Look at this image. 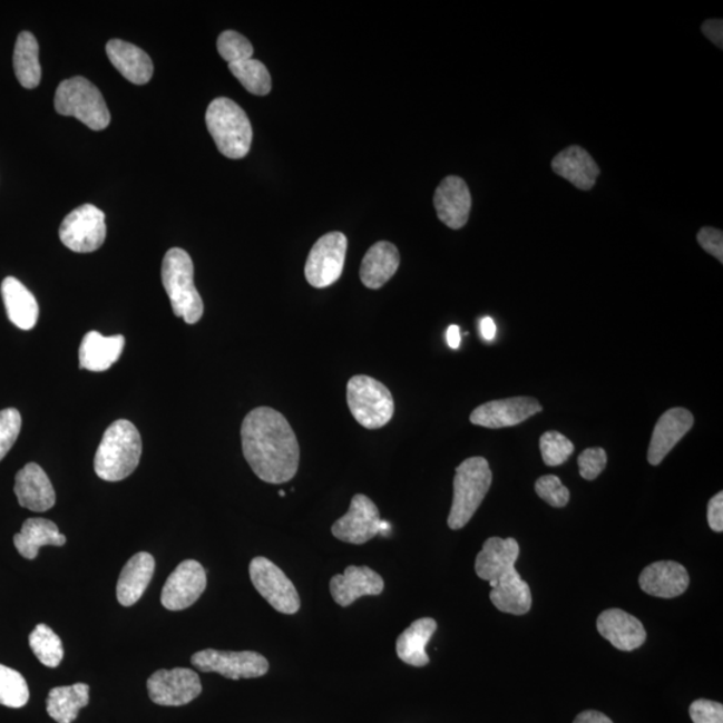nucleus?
I'll list each match as a JSON object with an SVG mask.
<instances>
[{
  "mask_svg": "<svg viewBox=\"0 0 723 723\" xmlns=\"http://www.w3.org/2000/svg\"><path fill=\"white\" fill-rule=\"evenodd\" d=\"M348 404L356 422L370 430L388 424L395 410L390 390L368 375L351 378L348 383Z\"/></svg>",
  "mask_w": 723,
  "mask_h": 723,
  "instance_id": "obj_7",
  "label": "nucleus"
},
{
  "mask_svg": "<svg viewBox=\"0 0 723 723\" xmlns=\"http://www.w3.org/2000/svg\"><path fill=\"white\" fill-rule=\"evenodd\" d=\"M279 496L284 497L285 496L284 490H281V492H279Z\"/></svg>",
  "mask_w": 723,
  "mask_h": 723,
  "instance_id": "obj_49",
  "label": "nucleus"
},
{
  "mask_svg": "<svg viewBox=\"0 0 723 723\" xmlns=\"http://www.w3.org/2000/svg\"><path fill=\"white\" fill-rule=\"evenodd\" d=\"M29 700L30 690L22 674L14 668L0 665V705L21 709Z\"/></svg>",
  "mask_w": 723,
  "mask_h": 723,
  "instance_id": "obj_36",
  "label": "nucleus"
},
{
  "mask_svg": "<svg viewBox=\"0 0 723 723\" xmlns=\"http://www.w3.org/2000/svg\"><path fill=\"white\" fill-rule=\"evenodd\" d=\"M348 237L341 232H330L314 244L304 268L309 284L326 289L340 281L346 261Z\"/></svg>",
  "mask_w": 723,
  "mask_h": 723,
  "instance_id": "obj_11",
  "label": "nucleus"
},
{
  "mask_svg": "<svg viewBox=\"0 0 723 723\" xmlns=\"http://www.w3.org/2000/svg\"><path fill=\"white\" fill-rule=\"evenodd\" d=\"M22 417L14 408L0 411V461H2L14 447L21 433Z\"/></svg>",
  "mask_w": 723,
  "mask_h": 723,
  "instance_id": "obj_39",
  "label": "nucleus"
},
{
  "mask_svg": "<svg viewBox=\"0 0 723 723\" xmlns=\"http://www.w3.org/2000/svg\"><path fill=\"white\" fill-rule=\"evenodd\" d=\"M205 123L223 156L238 160L248 155L254 133L248 116L232 99H214L208 106Z\"/></svg>",
  "mask_w": 723,
  "mask_h": 723,
  "instance_id": "obj_4",
  "label": "nucleus"
},
{
  "mask_svg": "<svg viewBox=\"0 0 723 723\" xmlns=\"http://www.w3.org/2000/svg\"><path fill=\"white\" fill-rule=\"evenodd\" d=\"M156 563L154 556L139 553L131 556L119 575L117 583V599L119 605L130 607L141 599V596L154 577Z\"/></svg>",
  "mask_w": 723,
  "mask_h": 723,
  "instance_id": "obj_23",
  "label": "nucleus"
},
{
  "mask_svg": "<svg viewBox=\"0 0 723 723\" xmlns=\"http://www.w3.org/2000/svg\"><path fill=\"white\" fill-rule=\"evenodd\" d=\"M437 632V622L431 618L418 619L398 636L397 655L407 665L423 667L429 663L428 643Z\"/></svg>",
  "mask_w": 723,
  "mask_h": 723,
  "instance_id": "obj_30",
  "label": "nucleus"
},
{
  "mask_svg": "<svg viewBox=\"0 0 723 723\" xmlns=\"http://www.w3.org/2000/svg\"><path fill=\"white\" fill-rule=\"evenodd\" d=\"M383 588L382 576L364 566H349L343 575H335L330 582V593L341 607L353 605L362 596L381 595Z\"/></svg>",
  "mask_w": 723,
  "mask_h": 723,
  "instance_id": "obj_17",
  "label": "nucleus"
},
{
  "mask_svg": "<svg viewBox=\"0 0 723 723\" xmlns=\"http://www.w3.org/2000/svg\"><path fill=\"white\" fill-rule=\"evenodd\" d=\"M543 407L539 401L530 397H514L507 400L482 403L470 414V422L476 427L488 429H502L516 427L528 418L540 413Z\"/></svg>",
  "mask_w": 723,
  "mask_h": 723,
  "instance_id": "obj_15",
  "label": "nucleus"
},
{
  "mask_svg": "<svg viewBox=\"0 0 723 723\" xmlns=\"http://www.w3.org/2000/svg\"><path fill=\"white\" fill-rule=\"evenodd\" d=\"M535 490L541 500L555 508L566 507L569 502V490L563 486L557 476L548 475L540 477L535 483Z\"/></svg>",
  "mask_w": 723,
  "mask_h": 723,
  "instance_id": "obj_40",
  "label": "nucleus"
},
{
  "mask_svg": "<svg viewBox=\"0 0 723 723\" xmlns=\"http://www.w3.org/2000/svg\"><path fill=\"white\" fill-rule=\"evenodd\" d=\"M55 105L59 115L76 117L91 130H104L110 124V111L101 91L84 77L66 79L59 85Z\"/></svg>",
  "mask_w": 723,
  "mask_h": 723,
  "instance_id": "obj_6",
  "label": "nucleus"
},
{
  "mask_svg": "<svg viewBox=\"0 0 723 723\" xmlns=\"http://www.w3.org/2000/svg\"><path fill=\"white\" fill-rule=\"evenodd\" d=\"M434 207L440 221L452 229H460L469 221L472 196L461 177L443 178L434 194Z\"/></svg>",
  "mask_w": 723,
  "mask_h": 723,
  "instance_id": "obj_16",
  "label": "nucleus"
},
{
  "mask_svg": "<svg viewBox=\"0 0 723 723\" xmlns=\"http://www.w3.org/2000/svg\"><path fill=\"white\" fill-rule=\"evenodd\" d=\"M2 296L12 324L26 331L36 328L39 316L38 302L26 285L17 277H6L2 283Z\"/></svg>",
  "mask_w": 723,
  "mask_h": 723,
  "instance_id": "obj_29",
  "label": "nucleus"
},
{
  "mask_svg": "<svg viewBox=\"0 0 723 723\" xmlns=\"http://www.w3.org/2000/svg\"><path fill=\"white\" fill-rule=\"evenodd\" d=\"M553 169L556 175L566 178L576 188L589 190L594 188L600 175L598 164L586 149L569 147L554 158Z\"/></svg>",
  "mask_w": 723,
  "mask_h": 723,
  "instance_id": "obj_26",
  "label": "nucleus"
},
{
  "mask_svg": "<svg viewBox=\"0 0 723 723\" xmlns=\"http://www.w3.org/2000/svg\"><path fill=\"white\" fill-rule=\"evenodd\" d=\"M703 35H705L710 41L719 46L722 49L723 45V22L722 19H710V21L702 25Z\"/></svg>",
  "mask_w": 723,
  "mask_h": 723,
  "instance_id": "obj_45",
  "label": "nucleus"
},
{
  "mask_svg": "<svg viewBox=\"0 0 723 723\" xmlns=\"http://www.w3.org/2000/svg\"><path fill=\"white\" fill-rule=\"evenodd\" d=\"M14 492L19 506L32 510V512H46L55 507L56 490L38 463L30 462L19 470L16 477Z\"/></svg>",
  "mask_w": 723,
  "mask_h": 723,
  "instance_id": "obj_19",
  "label": "nucleus"
},
{
  "mask_svg": "<svg viewBox=\"0 0 723 723\" xmlns=\"http://www.w3.org/2000/svg\"><path fill=\"white\" fill-rule=\"evenodd\" d=\"M250 576L256 592L270 603L277 613L294 615L300 612L301 598L294 583L276 564L265 557H255L250 564Z\"/></svg>",
  "mask_w": 723,
  "mask_h": 723,
  "instance_id": "obj_8",
  "label": "nucleus"
},
{
  "mask_svg": "<svg viewBox=\"0 0 723 723\" xmlns=\"http://www.w3.org/2000/svg\"><path fill=\"white\" fill-rule=\"evenodd\" d=\"M106 55L115 68L135 85L148 84L154 76V62L144 50L121 39H111L106 45Z\"/></svg>",
  "mask_w": 723,
  "mask_h": 723,
  "instance_id": "obj_24",
  "label": "nucleus"
},
{
  "mask_svg": "<svg viewBox=\"0 0 723 723\" xmlns=\"http://www.w3.org/2000/svg\"><path fill=\"white\" fill-rule=\"evenodd\" d=\"M32 653L42 665L55 668L63 660V646L59 636L48 625H38L29 636Z\"/></svg>",
  "mask_w": 723,
  "mask_h": 723,
  "instance_id": "obj_34",
  "label": "nucleus"
},
{
  "mask_svg": "<svg viewBox=\"0 0 723 723\" xmlns=\"http://www.w3.org/2000/svg\"><path fill=\"white\" fill-rule=\"evenodd\" d=\"M577 463H579L583 479L594 481L607 467L606 450L602 448L586 449L577 459Z\"/></svg>",
  "mask_w": 723,
  "mask_h": 723,
  "instance_id": "obj_41",
  "label": "nucleus"
},
{
  "mask_svg": "<svg viewBox=\"0 0 723 723\" xmlns=\"http://www.w3.org/2000/svg\"><path fill=\"white\" fill-rule=\"evenodd\" d=\"M65 247L77 254H90L102 247L106 238L105 214L91 204L70 212L59 227Z\"/></svg>",
  "mask_w": 723,
  "mask_h": 723,
  "instance_id": "obj_9",
  "label": "nucleus"
},
{
  "mask_svg": "<svg viewBox=\"0 0 723 723\" xmlns=\"http://www.w3.org/2000/svg\"><path fill=\"white\" fill-rule=\"evenodd\" d=\"M480 333L486 341H494L496 336V323L492 317H482L480 322Z\"/></svg>",
  "mask_w": 723,
  "mask_h": 723,
  "instance_id": "obj_47",
  "label": "nucleus"
},
{
  "mask_svg": "<svg viewBox=\"0 0 723 723\" xmlns=\"http://www.w3.org/2000/svg\"><path fill=\"white\" fill-rule=\"evenodd\" d=\"M65 543L66 537L59 533L57 524L46 519L26 520L21 533L14 536L18 553L28 560H35L42 547H62Z\"/></svg>",
  "mask_w": 723,
  "mask_h": 723,
  "instance_id": "obj_31",
  "label": "nucleus"
},
{
  "mask_svg": "<svg viewBox=\"0 0 723 723\" xmlns=\"http://www.w3.org/2000/svg\"><path fill=\"white\" fill-rule=\"evenodd\" d=\"M598 632L622 652H634L646 642V629L641 621L619 608L606 609L599 615Z\"/></svg>",
  "mask_w": 723,
  "mask_h": 723,
  "instance_id": "obj_22",
  "label": "nucleus"
},
{
  "mask_svg": "<svg viewBox=\"0 0 723 723\" xmlns=\"http://www.w3.org/2000/svg\"><path fill=\"white\" fill-rule=\"evenodd\" d=\"M519 555V543L514 537L508 539L490 537L483 543L481 553L476 557V574L490 585L516 569L515 564Z\"/></svg>",
  "mask_w": 723,
  "mask_h": 723,
  "instance_id": "obj_20",
  "label": "nucleus"
},
{
  "mask_svg": "<svg viewBox=\"0 0 723 723\" xmlns=\"http://www.w3.org/2000/svg\"><path fill=\"white\" fill-rule=\"evenodd\" d=\"M143 441L138 429L129 421L118 420L106 429L95 457L99 479L117 482L128 479L138 467Z\"/></svg>",
  "mask_w": 723,
  "mask_h": 723,
  "instance_id": "obj_2",
  "label": "nucleus"
},
{
  "mask_svg": "<svg viewBox=\"0 0 723 723\" xmlns=\"http://www.w3.org/2000/svg\"><path fill=\"white\" fill-rule=\"evenodd\" d=\"M492 470L483 457H470L457 467L453 504L448 517L450 529H461L472 520L492 486Z\"/></svg>",
  "mask_w": 723,
  "mask_h": 723,
  "instance_id": "obj_5",
  "label": "nucleus"
},
{
  "mask_svg": "<svg viewBox=\"0 0 723 723\" xmlns=\"http://www.w3.org/2000/svg\"><path fill=\"white\" fill-rule=\"evenodd\" d=\"M694 417L688 410L674 408L662 414L653 431L648 448V462L656 467L672 452L676 443L693 428Z\"/></svg>",
  "mask_w": 723,
  "mask_h": 723,
  "instance_id": "obj_18",
  "label": "nucleus"
},
{
  "mask_svg": "<svg viewBox=\"0 0 723 723\" xmlns=\"http://www.w3.org/2000/svg\"><path fill=\"white\" fill-rule=\"evenodd\" d=\"M194 275V262L188 252L172 248L165 254L162 270L164 289L175 315L188 324L197 323L204 314V303L196 290Z\"/></svg>",
  "mask_w": 723,
  "mask_h": 723,
  "instance_id": "obj_3",
  "label": "nucleus"
},
{
  "mask_svg": "<svg viewBox=\"0 0 723 723\" xmlns=\"http://www.w3.org/2000/svg\"><path fill=\"white\" fill-rule=\"evenodd\" d=\"M540 450L547 467H559L573 456L575 447L559 431H547L541 436Z\"/></svg>",
  "mask_w": 723,
  "mask_h": 723,
  "instance_id": "obj_37",
  "label": "nucleus"
},
{
  "mask_svg": "<svg viewBox=\"0 0 723 723\" xmlns=\"http://www.w3.org/2000/svg\"><path fill=\"white\" fill-rule=\"evenodd\" d=\"M447 341L450 349L457 350L460 348L461 333L459 326H456V324H453V326H450L448 329Z\"/></svg>",
  "mask_w": 723,
  "mask_h": 723,
  "instance_id": "obj_48",
  "label": "nucleus"
},
{
  "mask_svg": "<svg viewBox=\"0 0 723 723\" xmlns=\"http://www.w3.org/2000/svg\"><path fill=\"white\" fill-rule=\"evenodd\" d=\"M229 70L245 90L255 96H267L272 88L271 76L262 62L256 59H245V61L231 63Z\"/></svg>",
  "mask_w": 723,
  "mask_h": 723,
  "instance_id": "obj_35",
  "label": "nucleus"
},
{
  "mask_svg": "<svg viewBox=\"0 0 723 723\" xmlns=\"http://www.w3.org/2000/svg\"><path fill=\"white\" fill-rule=\"evenodd\" d=\"M149 698L160 706H184L203 692L201 676L194 670H158L147 682Z\"/></svg>",
  "mask_w": 723,
  "mask_h": 723,
  "instance_id": "obj_12",
  "label": "nucleus"
},
{
  "mask_svg": "<svg viewBox=\"0 0 723 723\" xmlns=\"http://www.w3.org/2000/svg\"><path fill=\"white\" fill-rule=\"evenodd\" d=\"M400 252L394 244L378 242L364 255L360 276L364 285L370 290H380L400 267Z\"/></svg>",
  "mask_w": 723,
  "mask_h": 723,
  "instance_id": "obj_27",
  "label": "nucleus"
},
{
  "mask_svg": "<svg viewBox=\"0 0 723 723\" xmlns=\"http://www.w3.org/2000/svg\"><path fill=\"white\" fill-rule=\"evenodd\" d=\"M14 70L19 84L26 89H36L41 84L42 70L39 63V45L29 31L19 35L14 50Z\"/></svg>",
  "mask_w": 723,
  "mask_h": 723,
  "instance_id": "obj_33",
  "label": "nucleus"
},
{
  "mask_svg": "<svg viewBox=\"0 0 723 723\" xmlns=\"http://www.w3.org/2000/svg\"><path fill=\"white\" fill-rule=\"evenodd\" d=\"M90 687L86 683L50 690L48 713L58 723H72L81 709L89 705Z\"/></svg>",
  "mask_w": 723,
  "mask_h": 723,
  "instance_id": "obj_32",
  "label": "nucleus"
},
{
  "mask_svg": "<svg viewBox=\"0 0 723 723\" xmlns=\"http://www.w3.org/2000/svg\"><path fill=\"white\" fill-rule=\"evenodd\" d=\"M490 602L501 613L524 615L533 607V593L526 580L517 570H512L499 580L490 583Z\"/></svg>",
  "mask_w": 723,
  "mask_h": 723,
  "instance_id": "obj_28",
  "label": "nucleus"
},
{
  "mask_svg": "<svg viewBox=\"0 0 723 723\" xmlns=\"http://www.w3.org/2000/svg\"><path fill=\"white\" fill-rule=\"evenodd\" d=\"M690 716L694 723H723L722 703L696 700L688 709Z\"/></svg>",
  "mask_w": 723,
  "mask_h": 723,
  "instance_id": "obj_42",
  "label": "nucleus"
},
{
  "mask_svg": "<svg viewBox=\"0 0 723 723\" xmlns=\"http://www.w3.org/2000/svg\"><path fill=\"white\" fill-rule=\"evenodd\" d=\"M574 723H614L606 714L596 712V710H587L576 716Z\"/></svg>",
  "mask_w": 723,
  "mask_h": 723,
  "instance_id": "obj_46",
  "label": "nucleus"
},
{
  "mask_svg": "<svg viewBox=\"0 0 723 723\" xmlns=\"http://www.w3.org/2000/svg\"><path fill=\"white\" fill-rule=\"evenodd\" d=\"M382 530L380 510L368 496L355 495L346 515L334 522L331 533L338 540L355 546L374 539Z\"/></svg>",
  "mask_w": 723,
  "mask_h": 723,
  "instance_id": "obj_14",
  "label": "nucleus"
},
{
  "mask_svg": "<svg viewBox=\"0 0 723 723\" xmlns=\"http://www.w3.org/2000/svg\"><path fill=\"white\" fill-rule=\"evenodd\" d=\"M190 662L203 673H217L234 681L261 678L270 668L268 661L255 652H217L208 648L192 655Z\"/></svg>",
  "mask_w": 723,
  "mask_h": 723,
  "instance_id": "obj_10",
  "label": "nucleus"
},
{
  "mask_svg": "<svg viewBox=\"0 0 723 723\" xmlns=\"http://www.w3.org/2000/svg\"><path fill=\"white\" fill-rule=\"evenodd\" d=\"M707 521L714 533L723 530V494L715 495L709 502Z\"/></svg>",
  "mask_w": 723,
  "mask_h": 723,
  "instance_id": "obj_44",
  "label": "nucleus"
},
{
  "mask_svg": "<svg viewBox=\"0 0 723 723\" xmlns=\"http://www.w3.org/2000/svg\"><path fill=\"white\" fill-rule=\"evenodd\" d=\"M698 243L707 254L713 255L723 262V234L721 229H715L712 227H705L700 231Z\"/></svg>",
  "mask_w": 723,
  "mask_h": 723,
  "instance_id": "obj_43",
  "label": "nucleus"
},
{
  "mask_svg": "<svg viewBox=\"0 0 723 723\" xmlns=\"http://www.w3.org/2000/svg\"><path fill=\"white\" fill-rule=\"evenodd\" d=\"M242 447L248 466L264 482H289L297 473L300 442L289 421L275 409L250 411L242 424Z\"/></svg>",
  "mask_w": 723,
  "mask_h": 723,
  "instance_id": "obj_1",
  "label": "nucleus"
},
{
  "mask_svg": "<svg viewBox=\"0 0 723 723\" xmlns=\"http://www.w3.org/2000/svg\"><path fill=\"white\" fill-rule=\"evenodd\" d=\"M125 348L123 335L104 336L90 331L79 346V368L101 373L109 370L121 356Z\"/></svg>",
  "mask_w": 723,
  "mask_h": 723,
  "instance_id": "obj_25",
  "label": "nucleus"
},
{
  "mask_svg": "<svg viewBox=\"0 0 723 723\" xmlns=\"http://www.w3.org/2000/svg\"><path fill=\"white\" fill-rule=\"evenodd\" d=\"M217 50L224 61L229 65L245 61V59H251L254 56V48H252L248 39L232 30L224 31L218 37Z\"/></svg>",
  "mask_w": 723,
  "mask_h": 723,
  "instance_id": "obj_38",
  "label": "nucleus"
},
{
  "mask_svg": "<svg viewBox=\"0 0 723 723\" xmlns=\"http://www.w3.org/2000/svg\"><path fill=\"white\" fill-rule=\"evenodd\" d=\"M207 588V574L196 560L178 564L163 588L162 603L169 612H183L201 599Z\"/></svg>",
  "mask_w": 723,
  "mask_h": 723,
  "instance_id": "obj_13",
  "label": "nucleus"
},
{
  "mask_svg": "<svg viewBox=\"0 0 723 723\" xmlns=\"http://www.w3.org/2000/svg\"><path fill=\"white\" fill-rule=\"evenodd\" d=\"M688 583L686 568L675 561L649 564L639 577L643 592L662 599H673L685 594Z\"/></svg>",
  "mask_w": 723,
  "mask_h": 723,
  "instance_id": "obj_21",
  "label": "nucleus"
}]
</instances>
